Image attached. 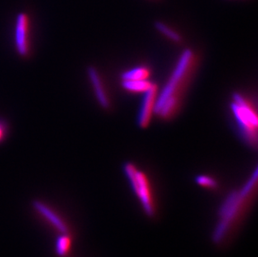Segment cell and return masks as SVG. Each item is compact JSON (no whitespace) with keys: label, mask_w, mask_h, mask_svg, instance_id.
<instances>
[{"label":"cell","mask_w":258,"mask_h":257,"mask_svg":"<svg viewBox=\"0 0 258 257\" xmlns=\"http://www.w3.org/2000/svg\"><path fill=\"white\" fill-rule=\"evenodd\" d=\"M258 169L255 168L241 187L225 197L217 212V219L212 233V243L224 245L238 231L256 199Z\"/></svg>","instance_id":"cell-1"},{"label":"cell","mask_w":258,"mask_h":257,"mask_svg":"<svg viewBox=\"0 0 258 257\" xmlns=\"http://www.w3.org/2000/svg\"><path fill=\"white\" fill-rule=\"evenodd\" d=\"M158 95V87L156 84L144 93L141 109L137 118V123L141 128H146L151 123V117L155 113L156 99Z\"/></svg>","instance_id":"cell-7"},{"label":"cell","mask_w":258,"mask_h":257,"mask_svg":"<svg viewBox=\"0 0 258 257\" xmlns=\"http://www.w3.org/2000/svg\"><path fill=\"white\" fill-rule=\"evenodd\" d=\"M87 76L90 84L92 85L93 90L98 103L103 109H109L110 106V99L99 71L95 67L90 66L87 69Z\"/></svg>","instance_id":"cell-8"},{"label":"cell","mask_w":258,"mask_h":257,"mask_svg":"<svg viewBox=\"0 0 258 257\" xmlns=\"http://www.w3.org/2000/svg\"><path fill=\"white\" fill-rule=\"evenodd\" d=\"M155 28L158 30L161 34H163L164 36H166L167 39H170L171 41L175 43H180L181 42V36L177 32L171 29V27L166 25L165 23L157 21L155 24Z\"/></svg>","instance_id":"cell-12"},{"label":"cell","mask_w":258,"mask_h":257,"mask_svg":"<svg viewBox=\"0 0 258 257\" xmlns=\"http://www.w3.org/2000/svg\"><path fill=\"white\" fill-rule=\"evenodd\" d=\"M154 83L149 80H121L122 87L131 93L144 94L153 85Z\"/></svg>","instance_id":"cell-10"},{"label":"cell","mask_w":258,"mask_h":257,"mask_svg":"<svg viewBox=\"0 0 258 257\" xmlns=\"http://www.w3.org/2000/svg\"><path fill=\"white\" fill-rule=\"evenodd\" d=\"M150 75L151 71L148 67L144 66H137L122 74L121 80H149Z\"/></svg>","instance_id":"cell-11"},{"label":"cell","mask_w":258,"mask_h":257,"mask_svg":"<svg viewBox=\"0 0 258 257\" xmlns=\"http://www.w3.org/2000/svg\"><path fill=\"white\" fill-rule=\"evenodd\" d=\"M32 209L42 221L57 235L73 234V230L67 219L58 209L48 202L35 200L32 202Z\"/></svg>","instance_id":"cell-5"},{"label":"cell","mask_w":258,"mask_h":257,"mask_svg":"<svg viewBox=\"0 0 258 257\" xmlns=\"http://www.w3.org/2000/svg\"><path fill=\"white\" fill-rule=\"evenodd\" d=\"M74 234L57 235L54 242V252L57 257H70L72 254Z\"/></svg>","instance_id":"cell-9"},{"label":"cell","mask_w":258,"mask_h":257,"mask_svg":"<svg viewBox=\"0 0 258 257\" xmlns=\"http://www.w3.org/2000/svg\"><path fill=\"white\" fill-rule=\"evenodd\" d=\"M10 134V124L0 117V145L5 143Z\"/></svg>","instance_id":"cell-14"},{"label":"cell","mask_w":258,"mask_h":257,"mask_svg":"<svg viewBox=\"0 0 258 257\" xmlns=\"http://www.w3.org/2000/svg\"><path fill=\"white\" fill-rule=\"evenodd\" d=\"M13 44L20 58L28 59L33 53L31 21L26 13L18 14L15 19Z\"/></svg>","instance_id":"cell-6"},{"label":"cell","mask_w":258,"mask_h":257,"mask_svg":"<svg viewBox=\"0 0 258 257\" xmlns=\"http://www.w3.org/2000/svg\"><path fill=\"white\" fill-rule=\"evenodd\" d=\"M195 66V53L191 49H185L180 54L166 85L158 93L155 114L163 119H168L177 111L183 92Z\"/></svg>","instance_id":"cell-2"},{"label":"cell","mask_w":258,"mask_h":257,"mask_svg":"<svg viewBox=\"0 0 258 257\" xmlns=\"http://www.w3.org/2000/svg\"><path fill=\"white\" fill-rule=\"evenodd\" d=\"M195 182L204 189L209 190H217L219 189V183L214 177L208 175H198L196 176Z\"/></svg>","instance_id":"cell-13"},{"label":"cell","mask_w":258,"mask_h":257,"mask_svg":"<svg viewBox=\"0 0 258 257\" xmlns=\"http://www.w3.org/2000/svg\"><path fill=\"white\" fill-rule=\"evenodd\" d=\"M123 170L144 214L149 219L156 218L158 214V202L148 175L131 162L124 164Z\"/></svg>","instance_id":"cell-3"},{"label":"cell","mask_w":258,"mask_h":257,"mask_svg":"<svg viewBox=\"0 0 258 257\" xmlns=\"http://www.w3.org/2000/svg\"><path fill=\"white\" fill-rule=\"evenodd\" d=\"M231 110L241 137L249 146L256 148L257 145V113L251 100L240 93H234Z\"/></svg>","instance_id":"cell-4"}]
</instances>
